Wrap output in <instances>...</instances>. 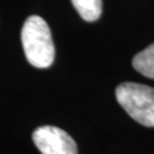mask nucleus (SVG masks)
<instances>
[{
  "mask_svg": "<svg viewBox=\"0 0 154 154\" xmlns=\"http://www.w3.org/2000/svg\"><path fill=\"white\" fill-rule=\"evenodd\" d=\"M23 49L29 63L38 69L49 67L55 58V47L47 22L38 15L24 22L21 32Z\"/></svg>",
  "mask_w": 154,
  "mask_h": 154,
  "instance_id": "f257e3e1",
  "label": "nucleus"
},
{
  "mask_svg": "<svg viewBox=\"0 0 154 154\" xmlns=\"http://www.w3.org/2000/svg\"><path fill=\"white\" fill-rule=\"evenodd\" d=\"M116 97L135 121L154 127V88L135 82H123L116 87Z\"/></svg>",
  "mask_w": 154,
  "mask_h": 154,
  "instance_id": "f03ea898",
  "label": "nucleus"
},
{
  "mask_svg": "<svg viewBox=\"0 0 154 154\" xmlns=\"http://www.w3.org/2000/svg\"><path fill=\"white\" fill-rule=\"evenodd\" d=\"M32 138L42 154H78L77 144L73 138L57 127H39L34 130Z\"/></svg>",
  "mask_w": 154,
  "mask_h": 154,
  "instance_id": "7ed1b4c3",
  "label": "nucleus"
},
{
  "mask_svg": "<svg viewBox=\"0 0 154 154\" xmlns=\"http://www.w3.org/2000/svg\"><path fill=\"white\" fill-rule=\"evenodd\" d=\"M132 66L140 74L154 79V44L135 55L132 58Z\"/></svg>",
  "mask_w": 154,
  "mask_h": 154,
  "instance_id": "20e7f679",
  "label": "nucleus"
},
{
  "mask_svg": "<svg viewBox=\"0 0 154 154\" xmlns=\"http://www.w3.org/2000/svg\"><path fill=\"white\" fill-rule=\"evenodd\" d=\"M79 15L87 22L98 20L102 14V0H71Z\"/></svg>",
  "mask_w": 154,
  "mask_h": 154,
  "instance_id": "39448f33",
  "label": "nucleus"
}]
</instances>
